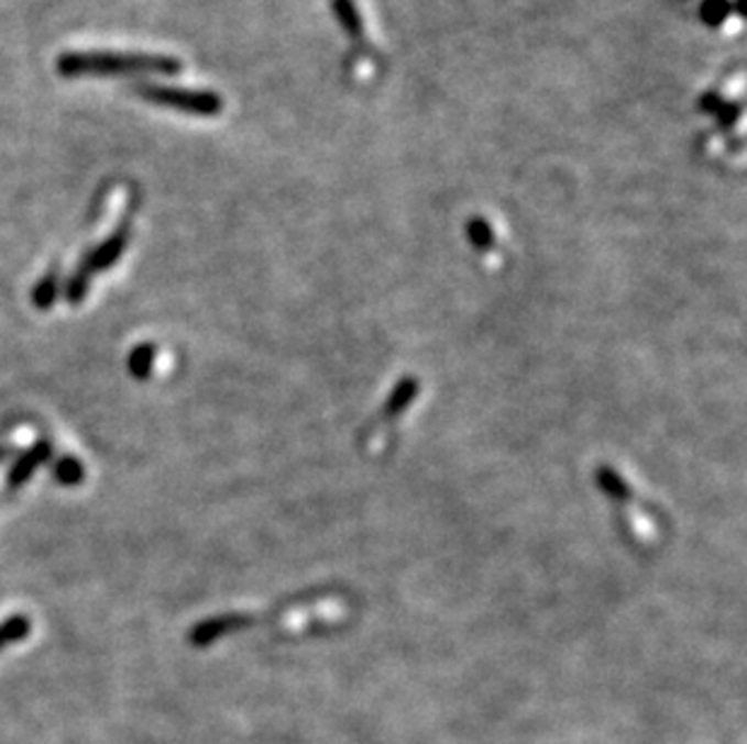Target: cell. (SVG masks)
Wrapping results in <instances>:
<instances>
[{
	"label": "cell",
	"mask_w": 747,
	"mask_h": 744,
	"mask_svg": "<svg viewBox=\"0 0 747 744\" xmlns=\"http://www.w3.org/2000/svg\"><path fill=\"white\" fill-rule=\"evenodd\" d=\"M332 12L334 18L339 20L341 27L351 36L353 42H365V27H363V18L356 8L353 0H332Z\"/></svg>",
	"instance_id": "cell-7"
},
{
	"label": "cell",
	"mask_w": 747,
	"mask_h": 744,
	"mask_svg": "<svg viewBox=\"0 0 747 744\" xmlns=\"http://www.w3.org/2000/svg\"><path fill=\"white\" fill-rule=\"evenodd\" d=\"M468 237H470V245L476 252H488V249L496 247L494 227L488 225L484 218H472L470 225H468Z\"/></svg>",
	"instance_id": "cell-9"
},
{
	"label": "cell",
	"mask_w": 747,
	"mask_h": 744,
	"mask_svg": "<svg viewBox=\"0 0 747 744\" xmlns=\"http://www.w3.org/2000/svg\"><path fill=\"white\" fill-rule=\"evenodd\" d=\"M728 0H706L702 8V18L708 24H721L728 18Z\"/></svg>",
	"instance_id": "cell-13"
},
{
	"label": "cell",
	"mask_w": 747,
	"mask_h": 744,
	"mask_svg": "<svg viewBox=\"0 0 747 744\" xmlns=\"http://www.w3.org/2000/svg\"><path fill=\"white\" fill-rule=\"evenodd\" d=\"M58 73L64 78L83 76H179L182 64L173 56L157 54H112V52H70L58 58Z\"/></svg>",
	"instance_id": "cell-1"
},
{
	"label": "cell",
	"mask_w": 747,
	"mask_h": 744,
	"mask_svg": "<svg viewBox=\"0 0 747 744\" xmlns=\"http://www.w3.org/2000/svg\"><path fill=\"white\" fill-rule=\"evenodd\" d=\"M153 363H155V346L153 344H143L136 351L131 353L129 358V370L133 373V377H139V380H145V377L151 375L153 370Z\"/></svg>",
	"instance_id": "cell-12"
},
{
	"label": "cell",
	"mask_w": 747,
	"mask_h": 744,
	"mask_svg": "<svg viewBox=\"0 0 747 744\" xmlns=\"http://www.w3.org/2000/svg\"><path fill=\"white\" fill-rule=\"evenodd\" d=\"M129 237H131V227L121 225L102 242V245H97L88 256H85L66 284V300L70 304H80L85 300L95 274L107 271V268H112L119 262V256L124 254V249L129 247Z\"/></svg>",
	"instance_id": "cell-4"
},
{
	"label": "cell",
	"mask_w": 747,
	"mask_h": 744,
	"mask_svg": "<svg viewBox=\"0 0 747 744\" xmlns=\"http://www.w3.org/2000/svg\"><path fill=\"white\" fill-rule=\"evenodd\" d=\"M143 100H149L157 107L175 109L182 114L194 116H218L223 112V100L211 90H185V88H169V85L155 82H136L133 85Z\"/></svg>",
	"instance_id": "cell-5"
},
{
	"label": "cell",
	"mask_w": 747,
	"mask_h": 744,
	"mask_svg": "<svg viewBox=\"0 0 747 744\" xmlns=\"http://www.w3.org/2000/svg\"><path fill=\"white\" fill-rule=\"evenodd\" d=\"M56 296H58V271H48L32 290V302L40 310H48L56 302Z\"/></svg>",
	"instance_id": "cell-10"
},
{
	"label": "cell",
	"mask_w": 747,
	"mask_h": 744,
	"mask_svg": "<svg viewBox=\"0 0 747 744\" xmlns=\"http://www.w3.org/2000/svg\"><path fill=\"white\" fill-rule=\"evenodd\" d=\"M30 631H32V621L24 614L8 617L3 624H0V651H6L12 643L24 641L30 636Z\"/></svg>",
	"instance_id": "cell-8"
},
{
	"label": "cell",
	"mask_w": 747,
	"mask_h": 744,
	"mask_svg": "<svg viewBox=\"0 0 747 744\" xmlns=\"http://www.w3.org/2000/svg\"><path fill=\"white\" fill-rule=\"evenodd\" d=\"M597 484L609 503H615L622 532L636 544H653L660 534V522L653 503L639 493V489L615 467H603Z\"/></svg>",
	"instance_id": "cell-2"
},
{
	"label": "cell",
	"mask_w": 747,
	"mask_h": 744,
	"mask_svg": "<svg viewBox=\"0 0 747 744\" xmlns=\"http://www.w3.org/2000/svg\"><path fill=\"white\" fill-rule=\"evenodd\" d=\"M8 455H10V449H8L6 445H3V447H0V462H3V459H6Z\"/></svg>",
	"instance_id": "cell-14"
},
{
	"label": "cell",
	"mask_w": 747,
	"mask_h": 744,
	"mask_svg": "<svg viewBox=\"0 0 747 744\" xmlns=\"http://www.w3.org/2000/svg\"><path fill=\"white\" fill-rule=\"evenodd\" d=\"M52 455H54V449H52V445H48L46 441H40V443H34L32 447L24 449L22 455H18L15 465L10 467L8 484H6V486H8V491H10V489H12V491L20 489V486H22L24 481H28L36 469H40L42 465H46L48 459H52Z\"/></svg>",
	"instance_id": "cell-6"
},
{
	"label": "cell",
	"mask_w": 747,
	"mask_h": 744,
	"mask_svg": "<svg viewBox=\"0 0 747 744\" xmlns=\"http://www.w3.org/2000/svg\"><path fill=\"white\" fill-rule=\"evenodd\" d=\"M421 397V380L416 377H404L395 385L387 401L375 411V417L365 421L359 431V447L369 457L385 455V449L395 443L402 421L409 417L416 401Z\"/></svg>",
	"instance_id": "cell-3"
},
{
	"label": "cell",
	"mask_w": 747,
	"mask_h": 744,
	"mask_svg": "<svg viewBox=\"0 0 747 744\" xmlns=\"http://www.w3.org/2000/svg\"><path fill=\"white\" fill-rule=\"evenodd\" d=\"M54 477L61 486H78L85 479V467L76 457H61L54 467Z\"/></svg>",
	"instance_id": "cell-11"
}]
</instances>
